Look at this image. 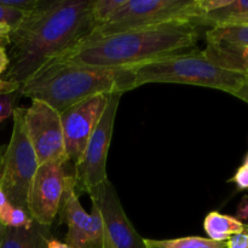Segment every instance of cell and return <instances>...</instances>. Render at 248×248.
Listing matches in <instances>:
<instances>
[{"label":"cell","instance_id":"obj_1","mask_svg":"<svg viewBox=\"0 0 248 248\" xmlns=\"http://www.w3.org/2000/svg\"><path fill=\"white\" fill-rule=\"evenodd\" d=\"M93 0H39L38 6L11 31L5 81L19 86L45 65L65 55L99 26Z\"/></svg>","mask_w":248,"mask_h":248},{"label":"cell","instance_id":"obj_2","mask_svg":"<svg viewBox=\"0 0 248 248\" xmlns=\"http://www.w3.org/2000/svg\"><path fill=\"white\" fill-rule=\"evenodd\" d=\"M202 27L170 22L114 35L86 39L52 62L123 69L196 50Z\"/></svg>","mask_w":248,"mask_h":248},{"label":"cell","instance_id":"obj_3","mask_svg":"<svg viewBox=\"0 0 248 248\" xmlns=\"http://www.w3.org/2000/svg\"><path fill=\"white\" fill-rule=\"evenodd\" d=\"M133 89L150 82L186 84L235 94L248 81L245 51L207 44L193 50L131 67Z\"/></svg>","mask_w":248,"mask_h":248},{"label":"cell","instance_id":"obj_4","mask_svg":"<svg viewBox=\"0 0 248 248\" xmlns=\"http://www.w3.org/2000/svg\"><path fill=\"white\" fill-rule=\"evenodd\" d=\"M133 90L131 68L107 69L51 62L21 86L22 96L41 101L62 114L70 107L102 93Z\"/></svg>","mask_w":248,"mask_h":248},{"label":"cell","instance_id":"obj_5","mask_svg":"<svg viewBox=\"0 0 248 248\" xmlns=\"http://www.w3.org/2000/svg\"><path fill=\"white\" fill-rule=\"evenodd\" d=\"M205 16L201 0H125L87 39L114 35L170 22H196ZM86 40V39H85Z\"/></svg>","mask_w":248,"mask_h":248},{"label":"cell","instance_id":"obj_6","mask_svg":"<svg viewBox=\"0 0 248 248\" xmlns=\"http://www.w3.org/2000/svg\"><path fill=\"white\" fill-rule=\"evenodd\" d=\"M24 113L26 108L21 107L14 110L11 138L5 154L0 156V188L14 207L28 212L27 199L39 164L27 135Z\"/></svg>","mask_w":248,"mask_h":248},{"label":"cell","instance_id":"obj_7","mask_svg":"<svg viewBox=\"0 0 248 248\" xmlns=\"http://www.w3.org/2000/svg\"><path fill=\"white\" fill-rule=\"evenodd\" d=\"M123 92L109 94L108 104L87 142L81 160L75 167V189L79 193H87L107 179V157L113 137L116 111ZM77 191V193H78Z\"/></svg>","mask_w":248,"mask_h":248},{"label":"cell","instance_id":"obj_8","mask_svg":"<svg viewBox=\"0 0 248 248\" xmlns=\"http://www.w3.org/2000/svg\"><path fill=\"white\" fill-rule=\"evenodd\" d=\"M24 125L39 166L48 162L67 164L61 114L41 101H31L24 113Z\"/></svg>","mask_w":248,"mask_h":248},{"label":"cell","instance_id":"obj_9","mask_svg":"<svg viewBox=\"0 0 248 248\" xmlns=\"http://www.w3.org/2000/svg\"><path fill=\"white\" fill-rule=\"evenodd\" d=\"M103 223L102 248H145L144 239L130 222L120 202L115 186L108 178L89 191Z\"/></svg>","mask_w":248,"mask_h":248},{"label":"cell","instance_id":"obj_10","mask_svg":"<svg viewBox=\"0 0 248 248\" xmlns=\"http://www.w3.org/2000/svg\"><path fill=\"white\" fill-rule=\"evenodd\" d=\"M58 213L61 222H64L68 227L65 244L69 248L103 247V223L101 213L94 203H92L91 215L82 208L73 176H67L65 178L64 193Z\"/></svg>","mask_w":248,"mask_h":248},{"label":"cell","instance_id":"obj_11","mask_svg":"<svg viewBox=\"0 0 248 248\" xmlns=\"http://www.w3.org/2000/svg\"><path fill=\"white\" fill-rule=\"evenodd\" d=\"M67 176L61 162L39 166L27 199V210L36 224L51 227L60 211Z\"/></svg>","mask_w":248,"mask_h":248},{"label":"cell","instance_id":"obj_12","mask_svg":"<svg viewBox=\"0 0 248 248\" xmlns=\"http://www.w3.org/2000/svg\"><path fill=\"white\" fill-rule=\"evenodd\" d=\"M109 94L90 97L61 114L65 153L74 166L81 160L87 142L108 104Z\"/></svg>","mask_w":248,"mask_h":248},{"label":"cell","instance_id":"obj_13","mask_svg":"<svg viewBox=\"0 0 248 248\" xmlns=\"http://www.w3.org/2000/svg\"><path fill=\"white\" fill-rule=\"evenodd\" d=\"M48 228L34 222L31 229L5 228L0 236V248H47Z\"/></svg>","mask_w":248,"mask_h":248},{"label":"cell","instance_id":"obj_14","mask_svg":"<svg viewBox=\"0 0 248 248\" xmlns=\"http://www.w3.org/2000/svg\"><path fill=\"white\" fill-rule=\"evenodd\" d=\"M207 44L245 51L248 48V24H224L212 27L205 33Z\"/></svg>","mask_w":248,"mask_h":248},{"label":"cell","instance_id":"obj_15","mask_svg":"<svg viewBox=\"0 0 248 248\" xmlns=\"http://www.w3.org/2000/svg\"><path fill=\"white\" fill-rule=\"evenodd\" d=\"M203 229L208 235V239L213 241H228L232 235L244 232L245 223L235 217L212 211L206 216Z\"/></svg>","mask_w":248,"mask_h":248},{"label":"cell","instance_id":"obj_16","mask_svg":"<svg viewBox=\"0 0 248 248\" xmlns=\"http://www.w3.org/2000/svg\"><path fill=\"white\" fill-rule=\"evenodd\" d=\"M145 248H228L227 241H213L200 236L179 237L171 240L144 239Z\"/></svg>","mask_w":248,"mask_h":248},{"label":"cell","instance_id":"obj_17","mask_svg":"<svg viewBox=\"0 0 248 248\" xmlns=\"http://www.w3.org/2000/svg\"><path fill=\"white\" fill-rule=\"evenodd\" d=\"M0 224L5 228H16V229H31L34 224L28 212L18 207H11L6 212L5 217L0 222Z\"/></svg>","mask_w":248,"mask_h":248},{"label":"cell","instance_id":"obj_18","mask_svg":"<svg viewBox=\"0 0 248 248\" xmlns=\"http://www.w3.org/2000/svg\"><path fill=\"white\" fill-rule=\"evenodd\" d=\"M124 2L125 0H93L92 10H93L94 18L99 26L106 23L118 11L119 7L123 6Z\"/></svg>","mask_w":248,"mask_h":248},{"label":"cell","instance_id":"obj_19","mask_svg":"<svg viewBox=\"0 0 248 248\" xmlns=\"http://www.w3.org/2000/svg\"><path fill=\"white\" fill-rule=\"evenodd\" d=\"M24 17L26 15L23 12L0 4V23L9 26L11 31L16 29L23 22Z\"/></svg>","mask_w":248,"mask_h":248},{"label":"cell","instance_id":"obj_20","mask_svg":"<svg viewBox=\"0 0 248 248\" xmlns=\"http://www.w3.org/2000/svg\"><path fill=\"white\" fill-rule=\"evenodd\" d=\"M19 96H22L19 90L12 93L0 94V124L14 115V110L16 108L15 103L19 98Z\"/></svg>","mask_w":248,"mask_h":248},{"label":"cell","instance_id":"obj_21","mask_svg":"<svg viewBox=\"0 0 248 248\" xmlns=\"http://www.w3.org/2000/svg\"><path fill=\"white\" fill-rule=\"evenodd\" d=\"M0 4L11 7V9L18 10L27 16L38 6L39 0H0Z\"/></svg>","mask_w":248,"mask_h":248},{"label":"cell","instance_id":"obj_22","mask_svg":"<svg viewBox=\"0 0 248 248\" xmlns=\"http://www.w3.org/2000/svg\"><path fill=\"white\" fill-rule=\"evenodd\" d=\"M228 248H248V230L245 228L244 232L232 235L227 241Z\"/></svg>","mask_w":248,"mask_h":248},{"label":"cell","instance_id":"obj_23","mask_svg":"<svg viewBox=\"0 0 248 248\" xmlns=\"http://www.w3.org/2000/svg\"><path fill=\"white\" fill-rule=\"evenodd\" d=\"M232 182H234L237 186V188L245 190L248 189V166L246 165H242L239 170L236 171L235 176L230 179Z\"/></svg>","mask_w":248,"mask_h":248},{"label":"cell","instance_id":"obj_24","mask_svg":"<svg viewBox=\"0 0 248 248\" xmlns=\"http://www.w3.org/2000/svg\"><path fill=\"white\" fill-rule=\"evenodd\" d=\"M10 35H11V28L6 24L0 23V48H6L10 45Z\"/></svg>","mask_w":248,"mask_h":248},{"label":"cell","instance_id":"obj_25","mask_svg":"<svg viewBox=\"0 0 248 248\" xmlns=\"http://www.w3.org/2000/svg\"><path fill=\"white\" fill-rule=\"evenodd\" d=\"M21 89L18 84L16 82H10L5 81V80L0 79V94H7L12 93V92H16Z\"/></svg>","mask_w":248,"mask_h":248},{"label":"cell","instance_id":"obj_26","mask_svg":"<svg viewBox=\"0 0 248 248\" xmlns=\"http://www.w3.org/2000/svg\"><path fill=\"white\" fill-rule=\"evenodd\" d=\"M236 219H239L240 222H242V220L246 222V220H248V198L247 196H245V198L242 199L241 203L239 205Z\"/></svg>","mask_w":248,"mask_h":248},{"label":"cell","instance_id":"obj_27","mask_svg":"<svg viewBox=\"0 0 248 248\" xmlns=\"http://www.w3.org/2000/svg\"><path fill=\"white\" fill-rule=\"evenodd\" d=\"M11 206L12 205L9 202L6 196H5L4 191L0 188V222H1L2 218L5 217V215H6V212L9 211V208L11 207Z\"/></svg>","mask_w":248,"mask_h":248},{"label":"cell","instance_id":"obj_28","mask_svg":"<svg viewBox=\"0 0 248 248\" xmlns=\"http://www.w3.org/2000/svg\"><path fill=\"white\" fill-rule=\"evenodd\" d=\"M9 56H7L6 48H0V77L5 74L9 67Z\"/></svg>","mask_w":248,"mask_h":248},{"label":"cell","instance_id":"obj_29","mask_svg":"<svg viewBox=\"0 0 248 248\" xmlns=\"http://www.w3.org/2000/svg\"><path fill=\"white\" fill-rule=\"evenodd\" d=\"M224 24H248V14L247 15H241V16L232 17L229 18L228 21H225L224 23L220 24V26H224ZM217 27V26H216Z\"/></svg>","mask_w":248,"mask_h":248},{"label":"cell","instance_id":"obj_30","mask_svg":"<svg viewBox=\"0 0 248 248\" xmlns=\"http://www.w3.org/2000/svg\"><path fill=\"white\" fill-rule=\"evenodd\" d=\"M234 96L237 97V98L242 99V101H245L246 103H248V81L241 87V89L239 90V91L236 92V93L234 94Z\"/></svg>","mask_w":248,"mask_h":248},{"label":"cell","instance_id":"obj_31","mask_svg":"<svg viewBox=\"0 0 248 248\" xmlns=\"http://www.w3.org/2000/svg\"><path fill=\"white\" fill-rule=\"evenodd\" d=\"M47 248H69L65 242H61L60 240L56 239H48L47 241Z\"/></svg>","mask_w":248,"mask_h":248},{"label":"cell","instance_id":"obj_32","mask_svg":"<svg viewBox=\"0 0 248 248\" xmlns=\"http://www.w3.org/2000/svg\"><path fill=\"white\" fill-rule=\"evenodd\" d=\"M244 165H246V166H248V154H247V156H246V160H245Z\"/></svg>","mask_w":248,"mask_h":248},{"label":"cell","instance_id":"obj_33","mask_svg":"<svg viewBox=\"0 0 248 248\" xmlns=\"http://www.w3.org/2000/svg\"><path fill=\"white\" fill-rule=\"evenodd\" d=\"M245 56H246V58L248 60V48H246V50H245Z\"/></svg>","mask_w":248,"mask_h":248},{"label":"cell","instance_id":"obj_34","mask_svg":"<svg viewBox=\"0 0 248 248\" xmlns=\"http://www.w3.org/2000/svg\"><path fill=\"white\" fill-rule=\"evenodd\" d=\"M2 229H4V227H2L1 224H0V236H1V232H2Z\"/></svg>","mask_w":248,"mask_h":248},{"label":"cell","instance_id":"obj_35","mask_svg":"<svg viewBox=\"0 0 248 248\" xmlns=\"http://www.w3.org/2000/svg\"><path fill=\"white\" fill-rule=\"evenodd\" d=\"M245 228H246V229L248 230V224H245Z\"/></svg>","mask_w":248,"mask_h":248},{"label":"cell","instance_id":"obj_36","mask_svg":"<svg viewBox=\"0 0 248 248\" xmlns=\"http://www.w3.org/2000/svg\"><path fill=\"white\" fill-rule=\"evenodd\" d=\"M0 156H1V155H0Z\"/></svg>","mask_w":248,"mask_h":248}]
</instances>
